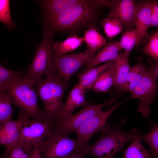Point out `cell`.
Segmentation results:
<instances>
[{"label": "cell", "mask_w": 158, "mask_h": 158, "mask_svg": "<svg viewBox=\"0 0 158 158\" xmlns=\"http://www.w3.org/2000/svg\"><path fill=\"white\" fill-rule=\"evenodd\" d=\"M152 26L157 27L158 29V1H152Z\"/></svg>", "instance_id": "cell-33"}, {"label": "cell", "mask_w": 158, "mask_h": 158, "mask_svg": "<svg viewBox=\"0 0 158 158\" xmlns=\"http://www.w3.org/2000/svg\"><path fill=\"white\" fill-rule=\"evenodd\" d=\"M85 89L78 84L68 93L66 101L63 102L53 121L70 116L75 109L83 106L89 102L86 99Z\"/></svg>", "instance_id": "cell-14"}, {"label": "cell", "mask_w": 158, "mask_h": 158, "mask_svg": "<svg viewBox=\"0 0 158 158\" xmlns=\"http://www.w3.org/2000/svg\"><path fill=\"white\" fill-rule=\"evenodd\" d=\"M13 101L8 92L0 91V123H4L12 120L13 112Z\"/></svg>", "instance_id": "cell-25"}, {"label": "cell", "mask_w": 158, "mask_h": 158, "mask_svg": "<svg viewBox=\"0 0 158 158\" xmlns=\"http://www.w3.org/2000/svg\"><path fill=\"white\" fill-rule=\"evenodd\" d=\"M122 49L119 42H109L85 65L82 69L83 72L102 63L116 60L120 55L119 52Z\"/></svg>", "instance_id": "cell-16"}, {"label": "cell", "mask_w": 158, "mask_h": 158, "mask_svg": "<svg viewBox=\"0 0 158 158\" xmlns=\"http://www.w3.org/2000/svg\"><path fill=\"white\" fill-rule=\"evenodd\" d=\"M148 71L142 62L132 66L121 94L131 92L144 77Z\"/></svg>", "instance_id": "cell-20"}, {"label": "cell", "mask_w": 158, "mask_h": 158, "mask_svg": "<svg viewBox=\"0 0 158 158\" xmlns=\"http://www.w3.org/2000/svg\"><path fill=\"white\" fill-rule=\"evenodd\" d=\"M83 37L88 47L87 50L91 52H96L106 44V39L93 26L85 31Z\"/></svg>", "instance_id": "cell-22"}, {"label": "cell", "mask_w": 158, "mask_h": 158, "mask_svg": "<svg viewBox=\"0 0 158 158\" xmlns=\"http://www.w3.org/2000/svg\"><path fill=\"white\" fill-rule=\"evenodd\" d=\"M83 157V156L82 154L81 150L80 151L71 155L66 158H82Z\"/></svg>", "instance_id": "cell-37"}, {"label": "cell", "mask_w": 158, "mask_h": 158, "mask_svg": "<svg viewBox=\"0 0 158 158\" xmlns=\"http://www.w3.org/2000/svg\"><path fill=\"white\" fill-rule=\"evenodd\" d=\"M43 38L37 44L32 60L23 77L35 85L46 75L57 71L55 60L53 40L54 33L43 26Z\"/></svg>", "instance_id": "cell-3"}, {"label": "cell", "mask_w": 158, "mask_h": 158, "mask_svg": "<svg viewBox=\"0 0 158 158\" xmlns=\"http://www.w3.org/2000/svg\"><path fill=\"white\" fill-rule=\"evenodd\" d=\"M142 141L146 142L150 148L152 158H158V124L154 126L147 133L140 135Z\"/></svg>", "instance_id": "cell-29"}, {"label": "cell", "mask_w": 158, "mask_h": 158, "mask_svg": "<svg viewBox=\"0 0 158 158\" xmlns=\"http://www.w3.org/2000/svg\"><path fill=\"white\" fill-rule=\"evenodd\" d=\"M68 82L62 79L58 71L50 73L36 85V91L44 104L46 119L52 124L63 103V97Z\"/></svg>", "instance_id": "cell-4"}, {"label": "cell", "mask_w": 158, "mask_h": 158, "mask_svg": "<svg viewBox=\"0 0 158 158\" xmlns=\"http://www.w3.org/2000/svg\"><path fill=\"white\" fill-rule=\"evenodd\" d=\"M35 85L23 76L13 81L7 90L13 104L20 110V114L30 118L47 120L43 109L37 102V94Z\"/></svg>", "instance_id": "cell-5"}, {"label": "cell", "mask_w": 158, "mask_h": 158, "mask_svg": "<svg viewBox=\"0 0 158 158\" xmlns=\"http://www.w3.org/2000/svg\"><path fill=\"white\" fill-rule=\"evenodd\" d=\"M85 146L77 138L54 131L39 145L43 158H66L80 151Z\"/></svg>", "instance_id": "cell-6"}, {"label": "cell", "mask_w": 158, "mask_h": 158, "mask_svg": "<svg viewBox=\"0 0 158 158\" xmlns=\"http://www.w3.org/2000/svg\"><path fill=\"white\" fill-rule=\"evenodd\" d=\"M148 71L158 79V62L151 66Z\"/></svg>", "instance_id": "cell-35"}, {"label": "cell", "mask_w": 158, "mask_h": 158, "mask_svg": "<svg viewBox=\"0 0 158 158\" xmlns=\"http://www.w3.org/2000/svg\"><path fill=\"white\" fill-rule=\"evenodd\" d=\"M54 131L52 123L47 120L28 118L22 126L17 145H39Z\"/></svg>", "instance_id": "cell-8"}, {"label": "cell", "mask_w": 158, "mask_h": 158, "mask_svg": "<svg viewBox=\"0 0 158 158\" xmlns=\"http://www.w3.org/2000/svg\"><path fill=\"white\" fill-rule=\"evenodd\" d=\"M85 0H44L40 1L42 19L60 14Z\"/></svg>", "instance_id": "cell-15"}, {"label": "cell", "mask_w": 158, "mask_h": 158, "mask_svg": "<svg viewBox=\"0 0 158 158\" xmlns=\"http://www.w3.org/2000/svg\"><path fill=\"white\" fill-rule=\"evenodd\" d=\"M126 121L125 118L123 117L113 126L107 123L101 131L97 141L82 148L83 156L90 154L96 158H114L115 154L140 132L135 128L127 132L122 131L121 127Z\"/></svg>", "instance_id": "cell-1"}, {"label": "cell", "mask_w": 158, "mask_h": 158, "mask_svg": "<svg viewBox=\"0 0 158 158\" xmlns=\"http://www.w3.org/2000/svg\"><path fill=\"white\" fill-rule=\"evenodd\" d=\"M126 101L119 102L107 110L102 111L90 118L76 131L77 138L84 146L87 145L92 136L101 131L107 123L109 118L114 111Z\"/></svg>", "instance_id": "cell-11"}, {"label": "cell", "mask_w": 158, "mask_h": 158, "mask_svg": "<svg viewBox=\"0 0 158 158\" xmlns=\"http://www.w3.org/2000/svg\"><path fill=\"white\" fill-rule=\"evenodd\" d=\"M31 158H43L39 149V145L35 146Z\"/></svg>", "instance_id": "cell-36"}, {"label": "cell", "mask_w": 158, "mask_h": 158, "mask_svg": "<svg viewBox=\"0 0 158 158\" xmlns=\"http://www.w3.org/2000/svg\"><path fill=\"white\" fill-rule=\"evenodd\" d=\"M138 4L133 0H108L107 6L110 11L106 18L118 19L127 30L135 25Z\"/></svg>", "instance_id": "cell-12"}, {"label": "cell", "mask_w": 158, "mask_h": 158, "mask_svg": "<svg viewBox=\"0 0 158 158\" xmlns=\"http://www.w3.org/2000/svg\"><path fill=\"white\" fill-rule=\"evenodd\" d=\"M143 51L158 62V29L150 37L143 49Z\"/></svg>", "instance_id": "cell-32"}, {"label": "cell", "mask_w": 158, "mask_h": 158, "mask_svg": "<svg viewBox=\"0 0 158 158\" xmlns=\"http://www.w3.org/2000/svg\"><path fill=\"white\" fill-rule=\"evenodd\" d=\"M35 147L17 145L10 149H5L0 158H31Z\"/></svg>", "instance_id": "cell-26"}, {"label": "cell", "mask_w": 158, "mask_h": 158, "mask_svg": "<svg viewBox=\"0 0 158 158\" xmlns=\"http://www.w3.org/2000/svg\"><path fill=\"white\" fill-rule=\"evenodd\" d=\"M99 7L94 0H85L59 15L42 19L43 26L54 33L74 31L91 25Z\"/></svg>", "instance_id": "cell-2"}, {"label": "cell", "mask_w": 158, "mask_h": 158, "mask_svg": "<svg viewBox=\"0 0 158 158\" xmlns=\"http://www.w3.org/2000/svg\"><path fill=\"white\" fill-rule=\"evenodd\" d=\"M157 79L148 71L139 83L130 92V96L126 101L130 99H140L138 109L145 117H148L151 113L150 106L153 102L155 95L158 92Z\"/></svg>", "instance_id": "cell-9"}, {"label": "cell", "mask_w": 158, "mask_h": 158, "mask_svg": "<svg viewBox=\"0 0 158 158\" xmlns=\"http://www.w3.org/2000/svg\"><path fill=\"white\" fill-rule=\"evenodd\" d=\"M24 75L22 70H10L0 65V91H6L10 85L15 80Z\"/></svg>", "instance_id": "cell-27"}, {"label": "cell", "mask_w": 158, "mask_h": 158, "mask_svg": "<svg viewBox=\"0 0 158 158\" xmlns=\"http://www.w3.org/2000/svg\"><path fill=\"white\" fill-rule=\"evenodd\" d=\"M28 118L29 117L19 114L18 119L15 121L11 120L1 124L4 125L7 133L8 145L6 149H10L17 145L22 126Z\"/></svg>", "instance_id": "cell-21"}, {"label": "cell", "mask_w": 158, "mask_h": 158, "mask_svg": "<svg viewBox=\"0 0 158 158\" xmlns=\"http://www.w3.org/2000/svg\"><path fill=\"white\" fill-rule=\"evenodd\" d=\"M120 96L119 95L115 97L112 93L110 99L103 103L97 104L89 102L83 106L82 109L77 113L54 122V131L61 132L67 136L71 132H75L87 121L102 111L104 107L111 105L116 102Z\"/></svg>", "instance_id": "cell-7"}, {"label": "cell", "mask_w": 158, "mask_h": 158, "mask_svg": "<svg viewBox=\"0 0 158 158\" xmlns=\"http://www.w3.org/2000/svg\"><path fill=\"white\" fill-rule=\"evenodd\" d=\"M0 20L10 30L15 29L16 28V25L11 19L9 0H0Z\"/></svg>", "instance_id": "cell-31"}, {"label": "cell", "mask_w": 158, "mask_h": 158, "mask_svg": "<svg viewBox=\"0 0 158 158\" xmlns=\"http://www.w3.org/2000/svg\"><path fill=\"white\" fill-rule=\"evenodd\" d=\"M0 143L7 148L8 145L7 133L3 124L0 125Z\"/></svg>", "instance_id": "cell-34"}, {"label": "cell", "mask_w": 158, "mask_h": 158, "mask_svg": "<svg viewBox=\"0 0 158 158\" xmlns=\"http://www.w3.org/2000/svg\"><path fill=\"white\" fill-rule=\"evenodd\" d=\"M114 60L106 62L104 64L87 70L78 74V84L85 89L91 88L99 76L116 61Z\"/></svg>", "instance_id": "cell-18"}, {"label": "cell", "mask_w": 158, "mask_h": 158, "mask_svg": "<svg viewBox=\"0 0 158 158\" xmlns=\"http://www.w3.org/2000/svg\"><path fill=\"white\" fill-rule=\"evenodd\" d=\"M152 1L138 4L135 22L137 34L136 47H138L150 37L147 30L152 27Z\"/></svg>", "instance_id": "cell-13"}, {"label": "cell", "mask_w": 158, "mask_h": 158, "mask_svg": "<svg viewBox=\"0 0 158 158\" xmlns=\"http://www.w3.org/2000/svg\"><path fill=\"white\" fill-rule=\"evenodd\" d=\"M104 32L108 37L111 38L121 32L124 25L118 18H106L102 23Z\"/></svg>", "instance_id": "cell-28"}, {"label": "cell", "mask_w": 158, "mask_h": 158, "mask_svg": "<svg viewBox=\"0 0 158 158\" xmlns=\"http://www.w3.org/2000/svg\"><path fill=\"white\" fill-rule=\"evenodd\" d=\"M137 40V34L135 28L127 30L123 34L119 42L122 49L125 51L130 52L135 46Z\"/></svg>", "instance_id": "cell-30"}, {"label": "cell", "mask_w": 158, "mask_h": 158, "mask_svg": "<svg viewBox=\"0 0 158 158\" xmlns=\"http://www.w3.org/2000/svg\"><path fill=\"white\" fill-rule=\"evenodd\" d=\"M84 42L83 37L73 35L62 41H56L54 45V53L57 55L66 54L76 49Z\"/></svg>", "instance_id": "cell-24"}, {"label": "cell", "mask_w": 158, "mask_h": 158, "mask_svg": "<svg viewBox=\"0 0 158 158\" xmlns=\"http://www.w3.org/2000/svg\"><path fill=\"white\" fill-rule=\"evenodd\" d=\"M96 54V52L87 50L71 54H54L57 70L63 81L68 82L71 76L82 66L89 63Z\"/></svg>", "instance_id": "cell-10"}, {"label": "cell", "mask_w": 158, "mask_h": 158, "mask_svg": "<svg viewBox=\"0 0 158 158\" xmlns=\"http://www.w3.org/2000/svg\"><path fill=\"white\" fill-rule=\"evenodd\" d=\"M130 53L125 51L123 54L120 55L116 59L117 65L115 70L114 86L115 89L120 94L132 66L129 61Z\"/></svg>", "instance_id": "cell-17"}, {"label": "cell", "mask_w": 158, "mask_h": 158, "mask_svg": "<svg viewBox=\"0 0 158 158\" xmlns=\"http://www.w3.org/2000/svg\"><path fill=\"white\" fill-rule=\"evenodd\" d=\"M117 65L116 60L109 67L98 77L91 89L96 92L105 93L114 85L115 70Z\"/></svg>", "instance_id": "cell-19"}, {"label": "cell", "mask_w": 158, "mask_h": 158, "mask_svg": "<svg viewBox=\"0 0 158 158\" xmlns=\"http://www.w3.org/2000/svg\"><path fill=\"white\" fill-rule=\"evenodd\" d=\"M140 135V132L127 148L123 149V158H151L150 151L146 149L142 144Z\"/></svg>", "instance_id": "cell-23"}]
</instances>
